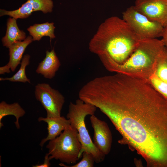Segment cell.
Segmentation results:
<instances>
[{"label":"cell","instance_id":"1","mask_svg":"<svg viewBox=\"0 0 167 167\" xmlns=\"http://www.w3.org/2000/svg\"><path fill=\"white\" fill-rule=\"evenodd\" d=\"M92 104L110 120L148 166L167 167V100L147 80L110 75L96 90Z\"/></svg>","mask_w":167,"mask_h":167},{"label":"cell","instance_id":"2","mask_svg":"<svg viewBox=\"0 0 167 167\" xmlns=\"http://www.w3.org/2000/svg\"><path fill=\"white\" fill-rule=\"evenodd\" d=\"M141 39L122 19L113 16L101 24L89 43V48L101 60L122 65Z\"/></svg>","mask_w":167,"mask_h":167},{"label":"cell","instance_id":"3","mask_svg":"<svg viewBox=\"0 0 167 167\" xmlns=\"http://www.w3.org/2000/svg\"><path fill=\"white\" fill-rule=\"evenodd\" d=\"M165 47L161 39H142L124 64L118 65L106 60L101 62L109 71L147 80L154 75L157 61Z\"/></svg>","mask_w":167,"mask_h":167},{"label":"cell","instance_id":"4","mask_svg":"<svg viewBox=\"0 0 167 167\" xmlns=\"http://www.w3.org/2000/svg\"><path fill=\"white\" fill-rule=\"evenodd\" d=\"M96 108L95 106L85 103L79 98L75 103H70L66 118L70 120L71 125L78 131L79 138L81 144L80 157L84 152H86L92 154L94 157L95 162L99 163L104 161L105 155L94 144L85 122L86 116L94 115Z\"/></svg>","mask_w":167,"mask_h":167},{"label":"cell","instance_id":"5","mask_svg":"<svg viewBox=\"0 0 167 167\" xmlns=\"http://www.w3.org/2000/svg\"><path fill=\"white\" fill-rule=\"evenodd\" d=\"M49 157L67 164H75L80 158L81 144L78 132L71 125L46 145Z\"/></svg>","mask_w":167,"mask_h":167},{"label":"cell","instance_id":"6","mask_svg":"<svg viewBox=\"0 0 167 167\" xmlns=\"http://www.w3.org/2000/svg\"><path fill=\"white\" fill-rule=\"evenodd\" d=\"M122 19L141 39L162 37L164 27L139 12L134 6L129 7L123 12Z\"/></svg>","mask_w":167,"mask_h":167},{"label":"cell","instance_id":"7","mask_svg":"<svg viewBox=\"0 0 167 167\" xmlns=\"http://www.w3.org/2000/svg\"><path fill=\"white\" fill-rule=\"evenodd\" d=\"M35 95L46 110L47 117L61 116L65 98L59 91L52 88L47 83H39L36 86Z\"/></svg>","mask_w":167,"mask_h":167},{"label":"cell","instance_id":"8","mask_svg":"<svg viewBox=\"0 0 167 167\" xmlns=\"http://www.w3.org/2000/svg\"><path fill=\"white\" fill-rule=\"evenodd\" d=\"M134 6L149 19L167 26V0H136Z\"/></svg>","mask_w":167,"mask_h":167},{"label":"cell","instance_id":"9","mask_svg":"<svg viewBox=\"0 0 167 167\" xmlns=\"http://www.w3.org/2000/svg\"><path fill=\"white\" fill-rule=\"evenodd\" d=\"M53 6L52 0H27L21 7L16 10L7 11L0 9V16L8 15L16 19H25L34 11H41L45 14L51 12Z\"/></svg>","mask_w":167,"mask_h":167},{"label":"cell","instance_id":"10","mask_svg":"<svg viewBox=\"0 0 167 167\" xmlns=\"http://www.w3.org/2000/svg\"><path fill=\"white\" fill-rule=\"evenodd\" d=\"M90 120L94 131L93 143L97 148L105 155L109 152L112 143L111 131L106 123L91 115Z\"/></svg>","mask_w":167,"mask_h":167},{"label":"cell","instance_id":"11","mask_svg":"<svg viewBox=\"0 0 167 167\" xmlns=\"http://www.w3.org/2000/svg\"><path fill=\"white\" fill-rule=\"evenodd\" d=\"M38 121L45 122L47 124L48 135L41 140L40 143L42 147L45 143L56 138L71 125L69 119L61 116L53 118L40 117Z\"/></svg>","mask_w":167,"mask_h":167},{"label":"cell","instance_id":"12","mask_svg":"<svg viewBox=\"0 0 167 167\" xmlns=\"http://www.w3.org/2000/svg\"><path fill=\"white\" fill-rule=\"evenodd\" d=\"M61 64L54 49L46 52L44 60L39 64L36 70L38 74L42 75L46 79H52L55 75Z\"/></svg>","mask_w":167,"mask_h":167},{"label":"cell","instance_id":"13","mask_svg":"<svg viewBox=\"0 0 167 167\" xmlns=\"http://www.w3.org/2000/svg\"><path fill=\"white\" fill-rule=\"evenodd\" d=\"M33 41L32 37L28 36L23 41H17L9 48L10 59L8 63L5 65L9 70L14 72L21 63L23 54L27 46Z\"/></svg>","mask_w":167,"mask_h":167},{"label":"cell","instance_id":"14","mask_svg":"<svg viewBox=\"0 0 167 167\" xmlns=\"http://www.w3.org/2000/svg\"><path fill=\"white\" fill-rule=\"evenodd\" d=\"M26 37L25 32L18 28L16 19L9 18L7 22L6 35L2 39L3 46L8 48L15 41L24 40Z\"/></svg>","mask_w":167,"mask_h":167},{"label":"cell","instance_id":"15","mask_svg":"<svg viewBox=\"0 0 167 167\" xmlns=\"http://www.w3.org/2000/svg\"><path fill=\"white\" fill-rule=\"evenodd\" d=\"M25 113L24 110L18 103L8 104L5 101H2L0 103V128L4 125L2 122L3 118L7 115H12L16 118L14 123L16 127L18 129H19V119L23 117Z\"/></svg>","mask_w":167,"mask_h":167},{"label":"cell","instance_id":"16","mask_svg":"<svg viewBox=\"0 0 167 167\" xmlns=\"http://www.w3.org/2000/svg\"><path fill=\"white\" fill-rule=\"evenodd\" d=\"M55 27L53 23L47 22L41 24H35L27 29L33 41L40 40L44 36H49L50 40L55 37L54 34Z\"/></svg>","mask_w":167,"mask_h":167},{"label":"cell","instance_id":"17","mask_svg":"<svg viewBox=\"0 0 167 167\" xmlns=\"http://www.w3.org/2000/svg\"><path fill=\"white\" fill-rule=\"evenodd\" d=\"M30 56L28 54L24 55L22 58L20 67L17 72L11 77L0 78V81L8 80L12 82L30 83V81L27 77L25 73L26 68L30 63Z\"/></svg>","mask_w":167,"mask_h":167},{"label":"cell","instance_id":"18","mask_svg":"<svg viewBox=\"0 0 167 167\" xmlns=\"http://www.w3.org/2000/svg\"><path fill=\"white\" fill-rule=\"evenodd\" d=\"M167 83V47L165 46L157 61L154 74Z\"/></svg>","mask_w":167,"mask_h":167},{"label":"cell","instance_id":"19","mask_svg":"<svg viewBox=\"0 0 167 167\" xmlns=\"http://www.w3.org/2000/svg\"><path fill=\"white\" fill-rule=\"evenodd\" d=\"M146 80L167 100V83L160 79L154 75H152Z\"/></svg>","mask_w":167,"mask_h":167},{"label":"cell","instance_id":"20","mask_svg":"<svg viewBox=\"0 0 167 167\" xmlns=\"http://www.w3.org/2000/svg\"><path fill=\"white\" fill-rule=\"evenodd\" d=\"M81 160L77 164L71 166L66 165L64 163H60L59 165L61 166L65 167H93L94 166L95 160L93 155L91 153L84 152L82 154Z\"/></svg>","mask_w":167,"mask_h":167},{"label":"cell","instance_id":"21","mask_svg":"<svg viewBox=\"0 0 167 167\" xmlns=\"http://www.w3.org/2000/svg\"><path fill=\"white\" fill-rule=\"evenodd\" d=\"M50 160L49 158V155L47 153L45 156V159L44 162L43 164H36L35 165H33V167H49L50 166L51 164L50 163L49 161Z\"/></svg>","mask_w":167,"mask_h":167},{"label":"cell","instance_id":"22","mask_svg":"<svg viewBox=\"0 0 167 167\" xmlns=\"http://www.w3.org/2000/svg\"><path fill=\"white\" fill-rule=\"evenodd\" d=\"M161 37L164 45L167 47V26L164 28Z\"/></svg>","mask_w":167,"mask_h":167}]
</instances>
